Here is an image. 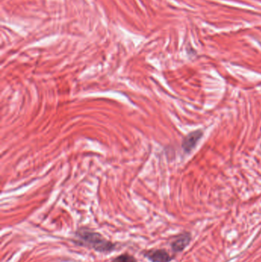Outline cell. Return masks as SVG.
I'll return each instance as SVG.
<instances>
[{"mask_svg":"<svg viewBox=\"0 0 261 262\" xmlns=\"http://www.w3.org/2000/svg\"><path fill=\"white\" fill-rule=\"evenodd\" d=\"M202 135H203V133L202 130H196L188 134L182 142V148H183L185 152H191L194 149L195 146H196L198 141L200 140Z\"/></svg>","mask_w":261,"mask_h":262,"instance_id":"277c9868","label":"cell"},{"mask_svg":"<svg viewBox=\"0 0 261 262\" xmlns=\"http://www.w3.org/2000/svg\"><path fill=\"white\" fill-rule=\"evenodd\" d=\"M112 262H137V260L128 254H123L115 258Z\"/></svg>","mask_w":261,"mask_h":262,"instance_id":"5b68a950","label":"cell"},{"mask_svg":"<svg viewBox=\"0 0 261 262\" xmlns=\"http://www.w3.org/2000/svg\"><path fill=\"white\" fill-rule=\"evenodd\" d=\"M145 257L151 262H170L173 259V257L163 249L148 251L146 252Z\"/></svg>","mask_w":261,"mask_h":262,"instance_id":"3957f363","label":"cell"},{"mask_svg":"<svg viewBox=\"0 0 261 262\" xmlns=\"http://www.w3.org/2000/svg\"><path fill=\"white\" fill-rule=\"evenodd\" d=\"M191 240L192 235L188 232H185V233L178 235L171 243V247L173 252H182L189 245Z\"/></svg>","mask_w":261,"mask_h":262,"instance_id":"7a4b0ae2","label":"cell"},{"mask_svg":"<svg viewBox=\"0 0 261 262\" xmlns=\"http://www.w3.org/2000/svg\"><path fill=\"white\" fill-rule=\"evenodd\" d=\"M76 236L81 246H87L97 252L107 253L113 252L116 248L115 244L104 238L101 234L90 229H79L77 231Z\"/></svg>","mask_w":261,"mask_h":262,"instance_id":"6da1fadb","label":"cell"}]
</instances>
